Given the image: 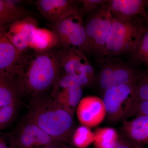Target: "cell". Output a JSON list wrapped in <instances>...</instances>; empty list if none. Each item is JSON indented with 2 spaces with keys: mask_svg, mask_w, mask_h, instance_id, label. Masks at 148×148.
I'll list each match as a JSON object with an SVG mask.
<instances>
[{
  "mask_svg": "<svg viewBox=\"0 0 148 148\" xmlns=\"http://www.w3.org/2000/svg\"><path fill=\"white\" fill-rule=\"evenodd\" d=\"M61 72L56 51L38 53L27 50L18 56L12 77L16 82L22 96L31 98L51 88Z\"/></svg>",
  "mask_w": 148,
  "mask_h": 148,
  "instance_id": "obj_1",
  "label": "cell"
},
{
  "mask_svg": "<svg viewBox=\"0 0 148 148\" xmlns=\"http://www.w3.org/2000/svg\"><path fill=\"white\" fill-rule=\"evenodd\" d=\"M45 92L31 97L25 117L52 138L67 143L74 130L73 116Z\"/></svg>",
  "mask_w": 148,
  "mask_h": 148,
  "instance_id": "obj_2",
  "label": "cell"
},
{
  "mask_svg": "<svg viewBox=\"0 0 148 148\" xmlns=\"http://www.w3.org/2000/svg\"><path fill=\"white\" fill-rule=\"evenodd\" d=\"M145 22L144 18L139 16L129 18L114 17L106 41V57L130 53L148 28Z\"/></svg>",
  "mask_w": 148,
  "mask_h": 148,
  "instance_id": "obj_3",
  "label": "cell"
},
{
  "mask_svg": "<svg viewBox=\"0 0 148 148\" xmlns=\"http://www.w3.org/2000/svg\"><path fill=\"white\" fill-rule=\"evenodd\" d=\"M83 16L79 8L53 25L52 30L58 37L60 47L89 53Z\"/></svg>",
  "mask_w": 148,
  "mask_h": 148,
  "instance_id": "obj_4",
  "label": "cell"
},
{
  "mask_svg": "<svg viewBox=\"0 0 148 148\" xmlns=\"http://www.w3.org/2000/svg\"><path fill=\"white\" fill-rule=\"evenodd\" d=\"M108 2L93 11L85 23L88 51L99 61L106 57V41L114 18Z\"/></svg>",
  "mask_w": 148,
  "mask_h": 148,
  "instance_id": "obj_5",
  "label": "cell"
},
{
  "mask_svg": "<svg viewBox=\"0 0 148 148\" xmlns=\"http://www.w3.org/2000/svg\"><path fill=\"white\" fill-rule=\"evenodd\" d=\"M99 61L100 70L95 82L101 90L122 84L136 82L141 72L125 64L121 58L106 56Z\"/></svg>",
  "mask_w": 148,
  "mask_h": 148,
  "instance_id": "obj_6",
  "label": "cell"
},
{
  "mask_svg": "<svg viewBox=\"0 0 148 148\" xmlns=\"http://www.w3.org/2000/svg\"><path fill=\"white\" fill-rule=\"evenodd\" d=\"M57 52L61 71L73 77L82 87L95 83L96 75L94 67L84 53L68 48L61 47Z\"/></svg>",
  "mask_w": 148,
  "mask_h": 148,
  "instance_id": "obj_7",
  "label": "cell"
},
{
  "mask_svg": "<svg viewBox=\"0 0 148 148\" xmlns=\"http://www.w3.org/2000/svg\"><path fill=\"white\" fill-rule=\"evenodd\" d=\"M137 82L114 86L104 91L102 100L109 121H123L134 102Z\"/></svg>",
  "mask_w": 148,
  "mask_h": 148,
  "instance_id": "obj_8",
  "label": "cell"
},
{
  "mask_svg": "<svg viewBox=\"0 0 148 148\" xmlns=\"http://www.w3.org/2000/svg\"><path fill=\"white\" fill-rule=\"evenodd\" d=\"M8 137L10 145L13 148H41L49 145L65 143L52 138L26 117L9 133Z\"/></svg>",
  "mask_w": 148,
  "mask_h": 148,
  "instance_id": "obj_9",
  "label": "cell"
},
{
  "mask_svg": "<svg viewBox=\"0 0 148 148\" xmlns=\"http://www.w3.org/2000/svg\"><path fill=\"white\" fill-rule=\"evenodd\" d=\"M51 88V98L74 116L82 98V86L73 77L61 71Z\"/></svg>",
  "mask_w": 148,
  "mask_h": 148,
  "instance_id": "obj_10",
  "label": "cell"
},
{
  "mask_svg": "<svg viewBox=\"0 0 148 148\" xmlns=\"http://www.w3.org/2000/svg\"><path fill=\"white\" fill-rule=\"evenodd\" d=\"M38 27L36 20L29 15L5 26L6 36L20 53L29 49L32 38Z\"/></svg>",
  "mask_w": 148,
  "mask_h": 148,
  "instance_id": "obj_11",
  "label": "cell"
},
{
  "mask_svg": "<svg viewBox=\"0 0 148 148\" xmlns=\"http://www.w3.org/2000/svg\"><path fill=\"white\" fill-rule=\"evenodd\" d=\"M76 111L80 123L89 128L101 124L106 116L103 100L96 96H88L82 98Z\"/></svg>",
  "mask_w": 148,
  "mask_h": 148,
  "instance_id": "obj_12",
  "label": "cell"
},
{
  "mask_svg": "<svg viewBox=\"0 0 148 148\" xmlns=\"http://www.w3.org/2000/svg\"><path fill=\"white\" fill-rule=\"evenodd\" d=\"M37 9L42 15L53 25L70 12L79 8V1L38 0Z\"/></svg>",
  "mask_w": 148,
  "mask_h": 148,
  "instance_id": "obj_13",
  "label": "cell"
},
{
  "mask_svg": "<svg viewBox=\"0 0 148 148\" xmlns=\"http://www.w3.org/2000/svg\"><path fill=\"white\" fill-rule=\"evenodd\" d=\"M148 3L146 0H111L107 3L114 17L129 18L139 16L146 21Z\"/></svg>",
  "mask_w": 148,
  "mask_h": 148,
  "instance_id": "obj_14",
  "label": "cell"
},
{
  "mask_svg": "<svg viewBox=\"0 0 148 148\" xmlns=\"http://www.w3.org/2000/svg\"><path fill=\"white\" fill-rule=\"evenodd\" d=\"M121 131L123 138L138 145L148 143V116L137 117L130 121H123Z\"/></svg>",
  "mask_w": 148,
  "mask_h": 148,
  "instance_id": "obj_15",
  "label": "cell"
},
{
  "mask_svg": "<svg viewBox=\"0 0 148 148\" xmlns=\"http://www.w3.org/2000/svg\"><path fill=\"white\" fill-rule=\"evenodd\" d=\"M20 54L6 36L5 26L0 25V75L12 77L14 66Z\"/></svg>",
  "mask_w": 148,
  "mask_h": 148,
  "instance_id": "obj_16",
  "label": "cell"
},
{
  "mask_svg": "<svg viewBox=\"0 0 148 148\" xmlns=\"http://www.w3.org/2000/svg\"><path fill=\"white\" fill-rule=\"evenodd\" d=\"M59 46L58 37L53 30L38 27L29 45V49L38 53H44Z\"/></svg>",
  "mask_w": 148,
  "mask_h": 148,
  "instance_id": "obj_17",
  "label": "cell"
},
{
  "mask_svg": "<svg viewBox=\"0 0 148 148\" xmlns=\"http://www.w3.org/2000/svg\"><path fill=\"white\" fill-rule=\"evenodd\" d=\"M23 97L13 78L0 75V107L21 102Z\"/></svg>",
  "mask_w": 148,
  "mask_h": 148,
  "instance_id": "obj_18",
  "label": "cell"
},
{
  "mask_svg": "<svg viewBox=\"0 0 148 148\" xmlns=\"http://www.w3.org/2000/svg\"><path fill=\"white\" fill-rule=\"evenodd\" d=\"M27 15L24 9L13 2L0 0V25L5 26Z\"/></svg>",
  "mask_w": 148,
  "mask_h": 148,
  "instance_id": "obj_19",
  "label": "cell"
},
{
  "mask_svg": "<svg viewBox=\"0 0 148 148\" xmlns=\"http://www.w3.org/2000/svg\"><path fill=\"white\" fill-rule=\"evenodd\" d=\"M94 133L95 148H112L119 138L116 130L111 127L98 128Z\"/></svg>",
  "mask_w": 148,
  "mask_h": 148,
  "instance_id": "obj_20",
  "label": "cell"
},
{
  "mask_svg": "<svg viewBox=\"0 0 148 148\" xmlns=\"http://www.w3.org/2000/svg\"><path fill=\"white\" fill-rule=\"evenodd\" d=\"M130 59L136 64H148V29L147 28L130 52Z\"/></svg>",
  "mask_w": 148,
  "mask_h": 148,
  "instance_id": "obj_21",
  "label": "cell"
},
{
  "mask_svg": "<svg viewBox=\"0 0 148 148\" xmlns=\"http://www.w3.org/2000/svg\"><path fill=\"white\" fill-rule=\"evenodd\" d=\"M94 138V133L90 128L81 125L74 129L70 139L76 147L86 148L93 143Z\"/></svg>",
  "mask_w": 148,
  "mask_h": 148,
  "instance_id": "obj_22",
  "label": "cell"
},
{
  "mask_svg": "<svg viewBox=\"0 0 148 148\" xmlns=\"http://www.w3.org/2000/svg\"><path fill=\"white\" fill-rule=\"evenodd\" d=\"M20 102L0 107V135L3 130L11 124L16 117Z\"/></svg>",
  "mask_w": 148,
  "mask_h": 148,
  "instance_id": "obj_23",
  "label": "cell"
},
{
  "mask_svg": "<svg viewBox=\"0 0 148 148\" xmlns=\"http://www.w3.org/2000/svg\"><path fill=\"white\" fill-rule=\"evenodd\" d=\"M148 101V75L147 71L141 72L135 86V102Z\"/></svg>",
  "mask_w": 148,
  "mask_h": 148,
  "instance_id": "obj_24",
  "label": "cell"
},
{
  "mask_svg": "<svg viewBox=\"0 0 148 148\" xmlns=\"http://www.w3.org/2000/svg\"><path fill=\"white\" fill-rule=\"evenodd\" d=\"M148 116V101H134L125 117L123 121L127 120L128 118L132 116Z\"/></svg>",
  "mask_w": 148,
  "mask_h": 148,
  "instance_id": "obj_25",
  "label": "cell"
},
{
  "mask_svg": "<svg viewBox=\"0 0 148 148\" xmlns=\"http://www.w3.org/2000/svg\"><path fill=\"white\" fill-rule=\"evenodd\" d=\"M79 1L81 3L82 7L79 10L84 15V14L94 11L100 7L108 2L107 0H81Z\"/></svg>",
  "mask_w": 148,
  "mask_h": 148,
  "instance_id": "obj_26",
  "label": "cell"
},
{
  "mask_svg": "<svg viewBox=\"0 0 148 148\" xmlns=\"http://www.w3.org/2000/svg\"><path fill=\"white\" fill-rule=\"evenodd\" d=\"M138 145L123 137H119L116 144L112 148H138Z\"/></svg>",
  "mask_w": 148,
  "mask_h": 148,
  "instance_id": "obj_27",
  "label": "cell"
},
{
  "mask_svg": "<svg viewBox=\"0 0 148 148\" xmlns=\"http://www.w3.org/2000/svg\"><path fill=\"white\" fill-rule=\"evenodd\" d=\"M41 148H71L70 147L66 145L65 143L61 144H53V145H49L42 147Z\"/></svg>",
  "mask_w": 148,
  "mask_h": 148,
  "instance_id": "obj_28",
  "label": "cell"
},
{
  "mask_svg": "<svg viewBox=\"0 0 148 148\" xmlns=\"http://www.w3.org/2000/svg\"><path fill=\"white\" fill-rule=\"evenodd\" d=\"M0 148H13L10 145H8L5 140L0 136Z\"/></svg>",
  "mask_w": 148,
  "mask_h": 148,
  "instance_id": "obj_29",
  "label": "cell"
},
{
  "mask_svg": "<svg viewBox=\"0 0 148 148\" xmlns=\"http://www.w3.org/2000/svg\"><path fill=\"white\" fill-rule=\"evenodd\" d=\"M138 148H145L144 147H143V146H142V147H139Z\"/></svg>",
  "mask_w": 148,
  "mask_h": 148,
  "instance_id": "obj_30",
  "label": "cell"
}]
</instances>
